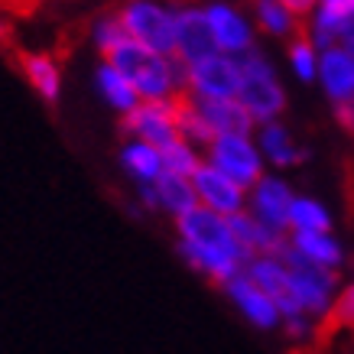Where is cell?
Listing matches in <instances>:
<instances>
[{
	"instance_id": "obj_21",
	"label": "cell",
	"mask_w": 354,
	"mask_h": 354,
	"mask_svg": "<svg viewBox=\"0 0 354 354\" xmlns=\"http://www.w3.org/2000/svg\"><path fill=\"white\" fill-rule=\"evenodd\" d=\"M231 227H234L237 244L247 250V257H260V254H283V250H286V237L290 234L273 231V227H267L263 221H257V218L247 215V212H241V215L231 218Z\"/></svg>"
},
{
	"instance_id": "obj_31",
	"label": "cell",
	"mask_w": 354,
	"mask_h": 354,
	"mask_svg": "<svg viewBox=\"0 0 354 354\" xmlns=\"http://www.w3.org/2000/svg\"><path fill=\"white\" fill-rule=\"evenodd\" d=\"M332 325H342L344 332L354 335V283H342V290H338V299H335Z\"/></svg>"
},
{
	"instance_id": "obj_3",
	"label": "cell",
	"mask_w": 354,
	"mask_h": 354,
	"mask_svg": "<svg viewBox=\"0 0 354 354\" xmlns=\"http://www.w3.org/2000/svg\"><path fill=\"white\" fill-rule=\"evenodd\" d=\"M286 260H290V286H286V296L279 302L283 315L302 312V315H309L315 322H332L335 299H338V290H342L338 273L309 267V263L296 260L292 254H286Z\"/></svg>"
},
{
	"instance_id": "obj_11",
	"label": "cell",
	"mask_w": 354,
	"mask_h": 354,
	"mask_svg": "<svg viewBox=\"0 0 354 354\" xmlns=\"http://www.w3.org/2000/svg\"><path fill=\"white\" fill-rule=\"evenodd\" d=\"M296 195L299 192H292V185L279 172H267L260 183L247 189V215H254L273 231L290 234V212Z\"/></svg>"
},
{
	"instance_id": "obj_17",
	"label": "cell",
	"mask_w": 354,
	"mask_h": 354,
	"mask_svg": "<svg viewBox=\"0 0 354 354\" xmlns=\"http://www.w3.org/2000/svg\"><path fill=\"white\" fill-rule=\"evenodd\" d=\"M254 137H257V147L263 153V160H267V169H273V172L292 169V166H299L306 160V147L292 137V130L283 120L260 124L254 130Z\"/></svg>"
},
{
	"instance_id": "obj_23",
	"label": "cell",
	"mask_w": 354,
	"mask_h": 354,
	"mask_svg": "<svg viewBox=\"0 0 354 354\" xmlns=\"http://www.w3.org/2000/svg\"><path fill=\"white\" fill-rule=\"evenodd\" d=\"M250 17H254L257 32H263L270 39L290 43L302 32V20L283 7V0H250Z\"/></svg>"
},
{
	"instance_id": "obj_26",
	"label": "cell",
	"mask_w": 354,
	"mask_h": 354,
	"mask_svg": "<svg viewBox=\"0 0 354 354\" xmlns=\"http://www.w3.org/2000/svg\"><path fill=\"white\" fill-rule=\"evenodd\" d=\"M312 231H332V212L315 195H296L290 212V234H312Z\"/></svg>"
},
{
	"instance_id": "obj_14",
	"label": "cell",
	"mask_w": 354,
	"mask_h": 354,
	"mask_svg": "<svg viewBox=\"0 0 354 354\" xmlns=\"http://www.w3.org/2000/svg\"><path fill=\"white\" fill-rule=\"evenodd\" d=\"M218 53L202 3H176V59L192 65L205 55Z\"/></svg>"
},
{
	"instance_id": "obj_1",
	"label": "cell",
	"mask_w": 354,
	"mask_h": 354,
	"mask_svg": "<svg viewBox=\"0 0 354 354\" xmlns=\"http://www.w3.org/2000/svg\"><path fill=\"white\" fill-rule=\"evenodd\" d=\"M176 225V250L189 267L205 277L208 283H215L218 290L241 277L247 267V250L237 244L231 218H221L208 208H192L189 215H183Z\"/></svg>"
},
{
	"instance_id": "obj_8",
	"label": "cell",
	"mask_w": 354,
	"mask_h": 354,
	"mask_svg": "<svg viewBox=\"0 0 354 354\" xmlns=\"http://www.w3.org/2000/svg\"><path fill=\"white\" fill-rule=\"evenodd\" d=\"M202 10H205V20H208V30H212V39H215L218 53L244 59L247 53L257 49L254 17L247 10H241L237 3H231V0H205Z\"/></svg>"
},
{
	"instance_id": "obj_9",
	"label": "cell",
	"mask_w": 354,
	"mask_h": 354,
	"mask_svg": "<svg viewBox=\"0 0 354 354\" xmlns=\"http://www.w3.org/2000/svg\"><path fill=\"white\" fill-rule=\"evenodd\" d=\"M179 108H183V97H176V101H140L127 118H120V127L127 137L147 140L153 147L166 150L169 143L183 137L179 133Z\"/></svg>"
},
{
	"instance_id": "obj_4",
	"label": "cell",
	"mask_w": 354,
	"mask_h": 354,
	"mask_svg": "<svg viewBox=\"0 0 354 354\" xmlns=\"http://www.w3.org/2000/svg\"><path fill=\"white\" fill-rule=\"evenodd\" d=\"M244 65V82H241V95L237 101L250 111L254 124H270V120H283V111H286V88L279 82V72L273 59L267 53H247L241 59Z\"/></svg>"
},
{
	"instance_id": "obj_29",
	"label": "cell",
	"mask_w": 354,
	"mask_h": 354,
	"mask_svg": "<svg viewBox=\"0 0 354 354\" xmlns=\"http://www.w3.org/2000/svg\"><path fill=\"white\" fill-rule=\"evenodd\" d=\"M124 39H130V36H127L124 23H120V17L114 10L95 17V23H91V43H95V49L101 55L114 53V49H118Z\"/></svg>"
},
{
	"instance_id": "obj_6",
	"label": "cell",
	"mask_w": 354,
	"mask_h": 354,
	"mask_svg": "<svg viewBox=\"0 0 354 354\" xmlns=\"http://www.w3.org/2000/svg\"><path fill=\"white\" fill-rule=\"evenodd\" d=\"M205 162L221 169L225 176H231L244 189L260 183L270 172L254 133H221V137H215L205 147Z\"/></svg>"
},
{
	"instance_id": "obj_32",
	"label": "cell",
	"mask_w": 354,
	"mask_h": 354,
	"mask_svg": "<svg viewBox=\"0 0 354 354\" xmlns=\"http://www.w3.org/2000/svg\"><path fill=\"white\" fill-rule=\"evenodd\" d=\"M283 7L292 10L299 20H309L312 13H315V7H319V0H283Z\"/></svg>"
},
{
	"instance_id": "obj_28",
	"label": "cell",
	"mask_w": 354,
	"mask_h": 354,
	"mask_svg": "<svg viewBox=\"0 0 354 354\" xmlns=\"http://www.w3.org/2000/svg\"><path fill=\"white\" fill-rule=\"evenodd\" d=\"M162 162H166V172H176V176L192 179L195 172H198V166L205 162V153L198 150L195 143L179 137L176 143H169V147L162 150Z\"/></svg>"
},
{
	"instance_id": "obj_25",
	"label": "cell",
	"mask_w": 354,
	"mask_h": 354,
	"mask_svg": "<svg viewBox=\"0 0 354 354\" xmlns=\"http://www.w3.org/2000/svg\"><path fill=\"white\" fill-rule=\"evenodd\" d=\"M244 273L263 292H270L277 302H283L286 286H290V260H286V254H260V257H250Z\"/></svg>"
},
{
	"instance_id": "obj_13",
	"label": "cell",
	"mask_w": 354,
	"mask_h": 354,
	"mask_svg": "<svg viewBox=\"0 0 354 354\" xmlns=\"http://www.w3.org/2000/svg\"><path fill=\"white\" fill-rule=\"evenodd\" d=\"M195 195H198V205L215 212L221 218H234L241 212H247V189L241 183H234L231 176H225L221 169L202 162L198 172L192 176Z\"/></svg>"
},
{
	"instance_id": "obj_18",
	"label": "cell",
	"mask_w": 354,
	"mask_h": 354,
	"mask_svg": "<svg viewBox=\"0 0 354 354\" xmlns=\"http://www.w3.org/2000/svg\"><path fill=\"white\" fill-rule=\"evenodd\" d=\"M189 101H192L195 114L205 120V127L212 130V137H221V133H254V130H257L254 118H250V111H247L237 97H227V101L189 97Z\"/></svg>"
},
{
	"instance_id": "obj_5",
	"label": "cell",
	"mask_w": 354,
	"mask_h": 354,
	"mask_svg": "<svg viewBox=\"0 0 354 354\" xmlns=\"http://www.w3.org/2000/svg\"><path fill=\"white\" fill-rule=\"evenodd\" d=\"M133 43L176 55V3L166 0H120L114 10Z\"/></svg>"
},
{
	"instance_id": "obj_15",
	"label": "cell",
	"mask_w": 354,
	"mask_h": 354,
	"mask_svg": "<svg viewBox=\"0 0 354 354\" xmlns=\"http://www.w3.org/2000/svg\"><path fill=\"white\" fill-rule=\"evenodd\" d=\"M322 95L332 101V108H351L354 104V53L344 46H328L322 49L319 62V82Z\"/></svg>"
},
{
	"instance_id": "obj_2",
	"label": "cell",
	"mask_w": 354,
	"mask_h": 354,
	"mask_svg": "<svg viewBox=\"0 0 354 354\" xmlns=\"http://www.w3.org/2000/svg\"><path fill=\"white\" fill-rule=\"evenodd\" d=\"M108 59L120 75L137 88L140 101H176L185 97V65L176 55H162L156 49L124 39L114 53L101 55Z\"/></svg>"
},
{
	"instance_id": "obj_19",
	"label": "cell",
	"mask_w": 354,
	"mask_h": 354,
	"mask_svg": "<svg viewBox=\"0 0 354 354\" xmlns=\"http://www.w3.org/2000/svg\"><path fill=\"white\" fill-rule=\"evenodd\" d=\"M354 23V0H319L315 13L309 17V36L319 49L342 43L344 30Z\"/></svg>"
},
{
	"instance_id": "obj_30",
	"label": "cell",
	"mask_w": 354,
	"mask_h": 354,
	"mask_svg": "<svg viewBox=\"0 0 354 354\" xmlns=\"http://www.w3.org/2000/svg\"><path fill=\"white\" fill-rule=\"evenodd\" d=\"M319 328H322V322H315L309 315L296 312V315H283V328L279 332L286 335L292 344H309V342H315Z\"/></svg>"
},
{
	"instance_id": "obj_27",
	"label": "cell",
	"mask_w": 354,
	"mask_h": 354,
	"mask_svg": "<svg viewBox=\"0 0 354 354\" xmlns=\"http://www.w3.org/2000/svg\"><path fill=\"white\" fill-rule=\"evenodd\" d=\"M319 62H322V49L312 43L309 32H299L296 39L286 43V65H290L292 78H299L306 85L319 82Z\"/></svg>"
},
{
	"instance_id": "obj_7",
	"label": "cell",
	"mask_w": 354,
	"mask_h": 354,
	"mask_svg": "<svg viewBox=\"0 0 354 354\" xmlns=\"http://www.w3.org/2000/svg\"><path fill=\"white\" fill-rule=\"evenodd\" d=\"M244 82V65L237 55L212 53L198 62L185 65V95L208 97V101H227L241 95Z\"/></svg>"
},
{
	"instance_id": "obj_20",
	"label": "cell",
	"mask_w": 354,
	"mask_h": 354,
	"mask_svg": "<svg viewBox=\"0 0 354 354\" xmlns=\"http://www.w3.org/2000/svg\"><path fill=\"white\" fill-rule=\"evenodd\" d=\"M120 169L127 172L137 185H150L156 183L162 172H166V162H162V150L153 147L147 140H133L127 137L120 143Z\"/></svg>"
},
{
	"instance_id": "obj_22",
	"label": "cell",
	"mask_w": 354,
	"mask_h": 354,
	"mask_svg": "<svg viewBox=\"0 0 354 354\" xmlns=\"http://www.w3.org/2000/svg\"><path fill=\"white\" fill-rule=\"evenodd\" d=\"M95 88H97V95H101V101H104L114 114H120V118H127L130 111L140 104L137 88L130 85L127 75H120L108 59H101V62L95 65Z\"/></svg>"
},
{
	"instance_id": "obj_10",
	"label": "cell",
	"mask_w": 354,
	"mask_h": 354,
	"mask_svg": "<svg viewBox=\"0 0 354 354\" xmlns=\"http://www.w3.org/2000/svg\"><path fill=\"white\" fill-rule=\"evenodd\" d=\"M221 292H225V299L234 306L237 315H241L250 328H257V332H279V328H283V309H279V302L273 299L270 292L260 290L247 273H241V277H234L231 283H225Z\"/></svg>"
},
{
	"instance_id": "obj_16",
	"label": "cell",
	"mask_w": 354,
	"mask_h": 354,
	"mask_svg": "<svg viewBox=\"0 0 354 354\" xmlns=\"http://www.w3.org/2000/svg\"><path fill=\"white\" fill-rule=\"evenodd\" d=\"M286 254H292L296 260L309 263V267H319V270H338L344 267V244L338 241L335 231H312V234H290L286 237Z\"/></svg>"
},
{
	"instance_id": "obj_24",
	"label": "cell",
	"mask_w": 354,
	"mask_h": 354,
	"mask_svg": "<svg viewBox=\"0 0 354 354\" xmlns=\"http://www.w3.org/2000/svg\"><path fill=\"white\" fill-rule=\"evenodd\" d=\"M20 68L23 78L30 82V88L43 97L46 104H55L62 97V65L49 53H26L20 59Z\"/></svg>"
},
{
	"instance_id": "obj_12",
	"label": "cell",
	"mask_w": 354,
	"mask_h": 354,
	"mask_svg": "<svg viewBox=\"0 0 354 354\" xmlns=\"http://www.w3.org/2000/svg\"><path fill=\"white\" fill-rule=\"evenodd\" d=\"M137 198L147 212H160V215L172 218V221H179L192 208H198V195H195L192 179L176 176V172H162L156 183L137 185Z\"/></svg>"
},
{
	"instance_id": "obj_33",
	"label": "cell",
	"mask_w": 354,
	"mask_h": 354,
	"mask_svg": "<svg viewBox=\"0 0 354 354\" xmlns=\"http://www.w3.org/2000/svg\"><path fill=\"white\" fill-rule=\"evenodd\" d=\"M338 46H344V49H351V53H354V23L344 30V36H342V43H338Z\"/></svg>"
}]
</instances>
